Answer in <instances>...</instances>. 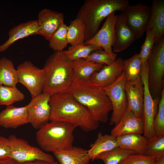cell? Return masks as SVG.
<instances>
[{"label":"cell","mask_w":164,"mask_h":164,"mask_svg":"<svg viewBox=\"0 0 164 164\" xmlns=\"http://www.w3.org/2000/svg\"><path fill=\"white\" fill-rule=\"evenodd\" d=\"M50 121L64 122L79 127L86 132L95 130L99 122L94 120L87 109L68 92L50 96Z\"/></svg>","instance_id":"obj_1"},{"label":"cell","mask_w":164,"mask_h":164,"mask_svg":"<svg viewBox=\"0 0 164 164\" xmlns=\"http://www.w3.org/2000/svg\"><path fill=\"white\" fill-rule=\"evenodd\" d=\"M68 92L88 111L93 119L107 122L112 105L104 89L91 82L74 79Z\"/></svg>","instance_id":"obj_2"},{"label":"cell","mask_w":164,"mask_h":164,"mask_svg":"<svg viewBox=\"0 0 164 164\" xmlns=\"http://www.w3.org/2000/svg\"><path fill=\"white\" fill-rule=\"evenodd\" d=\"M43 69L45 74L43 93L51 96L68 92L74 78L71 61L63 51L51 54Z\"/></svg>","instance_id":"obj_3"},{"label":"cell","mask_w":164,"mask_h":164,"mask_svg":"<svg viewBox=\"0 0 164 164\" xmlns=\"http://www.w3.org/2000/svg\"><path fill=\"white\" fill-rule=\"evenodd\" d=\"M129 5L128 0H85L76 17L84 25L85 41L95 35L101 22L110 14L117 11L123 12Z\"/></svg>","instance_id":"obj_4"},{"label":"cell","mask_w":164,"mask_h":164,"mask_svg":"<svg viewBox=\"0 0 164 164\" xmlns=\"http://www.w3.org/2000/svg\"><path fill=\"white\" fill-rule=\"evenodd\" d=\"M76 127L68 123L50 121L45 124L36 134V142L41 149L54 152L60 149L73 146V132Z\"/></svg>","instance_id":"obj_5"},{"label":"cell","mask_w":164,"mask_h":164,"mask_svg":"<svg viewBox=\"0 0 164 164\" xmlns=\"http://www.w3.org/2000/svg\"><path fill=\"white\" fill-rule=\"evenodd\" d=\"M149 66L148 84L153 98H160L164 87V37L155 43L148 60Z\"/></svg>","instance_id":"obj_6"},{"label":"cell","mask_w":164,"mask_h":164,"mask_svg":"<svg viewBox=\"0 0 164 164\" xmlns=\"http://www.w3.org/2000/svg\"><path fill=\"white\" fill-rule=\"evenodd\" d=\"M8 139L11 150L10 157L19 163L36 160L55 161L52 155L38 148L31 145L23 139L17 138L13 135L9 136Z\"/></svg>","instance_id":"obj_7"},{"label":"cell","mask_w":164,"mask_h":164,"mask_svg":"<svg viewBox=\"0 0 164 164\" xmlns=\"http://www.w3.org/2000/svg\"><path fill=\"white\" fill-rule=\"evenodd\" d=\"M19 83L29 92L32 98L43 93L45 74L41 69L30 61H25L17 67Z\"/></svg>","instance_id":"obj_8"},{"label":"cell","mask_w":164,"mask_h":164,"mask_svg":"<svg viewBox=\"0 0 164 164\" xmlns=\"http://www.w3.org/2000/svg\"><path fill=\"white\" fill-rule=\"evenodd\" d=\"M149 73L148 70L143 69L141 74L144 90L142 117L144 125L143 136L147 139L155 135L153 122L157 112L160 99L153 98L151 94L148 84Z\"/></svg>","instance_id":"obj_9"},{"label":"cell","mask_w":164,"mask_h":164,"mask_svg":"<svg viewBox=\"0 0 164 164\" xmlns=\"http://www.w3.org/2000/svg\"><path fill=\"white\" fill-rule=\"evenodd\" d=\"M123 12L135 40L139 39L147 30L151 16V7L141 3L129 5Z\"/></svg>","instance_id":"obj_10"},{"label":"cell","mask_w":164,"mask_h":164,"mask_svg":"<svg viewBox=\"0 0 164 164\" xmlns=\"http://www.w3.org/2000/svg\"><path fill=\"white\" fill-rule=\"evenodd\" d=\"M125 81L123 72L121 76L115 82L103 88L110 99L112 107L110 125L117 124L127 109V99L125 89Z\"/></svg>","instance_id":"obj_11"},{"label":"cell","mask_w":164,"mask_h":164,"mask_svg":"<svg viewBox=\"0 0 164 164\" xmlns=\"http://www.w3.org/2000/svg\"><path fill=\"white\" fill-rule=\"evenodd\" d=\"M117 15L115 12L110 14L101 28L91 39L85 41V45H91L102 48L113 57L116 59V54L112 48L115 39V26Z\"/></svg>","instance_id":"obj_12"},{"label":"cell","mask_w":164,"mask_h":164,"mask_svg":"<svg viewBox=\"0 0 164 164\" xmlns=\"http://www.w3.org/2000/svg\"><path fill=\"white\" fill-rule=\"evenodd\" d=\"M50 95L42 93L32 98L27 105L29 123L35 129H39L50 121Z\"/></svg>","instance_id":"obj_13"},{"label":"cell","mask_w":164,"mask_h":164,"mask_svg":"<svg viewBox=\"0 0 164 164\" xmlns=\"http://www.w3.org/2000/svg\"><path fill=\"white\" fill-rule=\"evenodd\" d=\"M37 20L39 27L38 35L49 41L59 27L64 23V15L47 8L39 12Z\"/></svg>","instance_id":"obj_14"},{"label":"cell","mask_w":164,"mask_h":164,"mask_svg":"<svg viewBox=\"0 0 164 164\" xmlns=\"http://www.w3.org/2000/svg\"><path fill=\"white\" fill-rule=\"evenodd\" d=\"M125 89L127 99V109L136 117L142 118L144 90L141 76L133 81H125Z\"/></svg>","instance_id":"obj_15"},{"label":"cell","mask_w":164,"mask_h":164,"mask_svg":"<svg viewBox=\"0 0 164 164\" xmlns=\"http://www.w3.org/2000/svg\"><path fill=\"white\" fill-rule=\"evenodd\" d=\"M124 60L121 57L109 65H104L100 70L94 72L89 80L102 88L107 87L117 80L122 75Z\"/></svg>","instance_id":"obj_16"},{"label":"cell","mask_w":164,"mask_h":164,"mask_svg":"<svg viewBox=\"0 0 164 164\" xmlns=\"http://www.w3.org/2000/svg\"><path fill=\"white\" fill-rule=\"evenodd\" d=\"M29 123L27 105L20 107L8 106L0 112V126L5 128L15 129Z\"/></svg>","instance_id":"obj_17"},{"label":"cell","mask_w":164,"mask_h":164,"mask_svg":"<svg viewBox=\"0 0 164 164\" xmlns=\"http://www.w3.org/2000/svg\"><path fill=\"white\" fill-rule=\"evenodd\" d=\"M135 40L134 33L127 23L124 14L122 12L117 16L113 52L115 53L123 51Z\"/></svg>","instance_id":"obj_18"},{"label":"cell","mask_w":164,"mask_h":164,"mask_svg":"<svg viewBox=\"0 0 164 164\" xmlns=\"http://www.w3.org/2000/svg\"><path fill=\"white\" fill-rule=\"evenodd\" d=\"M143 132L142 118L136 117L131 111L126 109L119 122L111 130V135L116 138L130 134H142Z\"/></svg>","instance_id":"obj_19"},{"label":"cell","mask_w":164,"mask_h":164,"mask_svg":"<svg viewBox=\"0 0 164 164\" xmlns=\"http://www.w3.org/2000/svg\"><path fill=\"white\" fill-rule=\"evenodd\" d=\"M37 20L21 23L11 28L8 32V39L0 45V53L6 51L15 42L29 36L38 35Z\"/></svg>","instance_id":"obj_20"},{"label":"cell","mask_w":164,"mask_h":164,"mask_svg":"<svg viewBox=\"0 0 164 164\" xmlns=\"http://www.w3.org/2000/svg\"><path fill=\"white\" fill-rule=\"evenodd\" d=\"M53 153L60 164H89L91 160L88 150L78 147L60 149Z\"/></svg>","instance_id":"obj_21"},{"label":"cell","mask_w":164,"mask_h":164,"mask_svg":"<svg viewBox=\"0 0 164 164\" xmlns=\"http://www.w3.org/2000/svg\"><path fill=\"white\" fill-rule=\"evenodd\" d=\"M151 15L146 31L154 29L155 30V43L158 42L164 34V1L153 0L152 3Z\"/></svg>","instance_id":"obj_22"},{"label":"cell","mask_w":164,"mask_h":164,"mask_svg":"<svg viewBox=\"0 0 164 164\" xmlns=\"http://www.w3.org/2000/svg\"><path fill=\"white\" fill-rule=\"evenodd\" d=\"M118 146L136 153L145 155L148 139L141 134H130L116 138Z\"/></svg>","instance_id":"obj_23"},{"label":"cell","mask_w":164,"mask_h":164,"mask_svg":"<svg viewBox=\"0 0 164 164\" xmlns=\"http://www.w3.org/2000/svg\"><path fill=\"white\" fill-rule=\"evenodd\" d=\"M88 153L92 161L95 160L99 154L111 150L118 146L116 138L111 135H103L101 132L97 135V137L94 143L90 145Z\"/></svg>","instance_id":"obj_24"},{"label":"cell","mask_w":164,"mask_h":164,"mask_svg":"<svg viewBox=\"0 0 164 164\" xmlns=\"http://www.w3.org/2000/svg\"><path fill=\"white\" fill-rule=\"evenodd\" d=\"M74 79L88 80L95 72L101 70L104 65L87 60L78 59L71 61Z\"/></svg>","instance_id":"obj_25"},{"label":"cell","mask_w":164,"mask_h":164,"mask_svg":"<svg viewBox=\"0 0 164 164\" xmlns=\"http://www.w3.org/2000/svg\"><path fill=\"white\" fill-rule=\"evenodd\" d=\"M19 83L17 69L12 61L5 57L0 59V85L16 87Z\"/></svg>","instance_id":"obj_26"},{"label":"cell","mask_w":164,"mask_h":164,"mask_svg":"<svg viewBox=\"0 0 164 164\" xmlns=\"http://www.w3.org/2000/svg\"><path fill=\"white\" fill-rule=\"evenodd\" d=\"M85 28L82 21L76 18L70 21L67 26V38L68 44L74 46L85 41Z\"/></svg>","instance_id":"obj_27"},{"label":"cell","mask_w":164,"mask_h":164,"mask_svg":"<svg viewBox=\"0 0 164 164\" xmlns=\"http://www.w3.org/2000/svg\"><path fill=\"white\" fill-rule=\"evenodd\" d=\"M142 65L139 53L124 60L123 72L125 80L133 81L140 77Z\"/></svg>","instance_id":"obj_28"},{"label":"cell","mask_w":164,"mask_h":164,"mask_svg":"<svg viewBox=\"0 0 164 164\" xmlns=\"http://www.w3.org/2000/svg\"><path fill=\"white\" fill-rule=\"evenodd\" d=\"M135 153H136L134 151L126 150L118 146L99 154L96 157L95 160H101L104 164H118L128 155Z\"/></svg>","instance_id":"obj_29"},{"label":"cell","mask_w":164,"mask_h":164,"mask_svg":"<svg viewBox=\"0 0 164 164\" xmlns=\"http://www.w3.org/2000/svg\"><path fill=\"white\" fill-rule=\"evenodd\" d=\"M24 94L16 87L0 85V105H12L24 99Z\"/></svg>","instance_id":"obj_30"},{"label":"cell","mask_w":164,"mask_h":164,"mask_svg":"<svg viewBox=\"0 0 164 164\" xmlns=\"http://www.w3.org/2000/svg\"><path fill=\"white\" fill-rule=\"evenodd\" d=\"M102 48L91 45H85L84 43L74 46H70L67 50L63 51L71 61L78 59L87 58L93 52Z\"/></svg>","instance_id":"obj_31"},{"label":"cell","mask_w":164,"mask_h":164,"mask_svg":"<svg viewBox=\"0 0 164 164\" xmlns=\"http://www.w3.org/2000/svg\"><path fill=\"white\" fill-rule=\"evenodd\" d=\"M145 155L157 159L164 157V135L148 139Z\"/></svg>","instance_id":"obj_32"},{"label":"cell","mask_w":164,"mask_h":164,"mask_svg":"<svg viewBox=\"0 0 164 164\" xmlns=\"http://www.w3.org/2000/svg\"><path fill=\"white\" fill-rule=\"evenodd\" d=\"M67 26L64 23L62 24L49 40V46L54 52L63 51L68 44Z\"/></svg>","instance_id":"obj_33"},{"label":"cell","mask_w":164,"mask_h":164,"mask_svg":"<svg viewBox=\"0 0 164 164\" xmlns=\"http://www.w3.org/2000/svg\"><path fill=\"white\" fill-rule=\"evenodd\" d=\"M146 33L145 40L139 53L142 64L147 62L155 44V29L153 28L146 31Z\"/></svg>","instance_id":"obj_34"},{"label":"cell","mask_w":164,"mask_h":164,"mask_svg":"<svg viewBox=\"0 0 164 164\" xmlns=\"http://www.w3.org/2000/svg\"><path fill=\"white\" fill-rule=\"evenodd\" d=\"M155 135H164V88L162 91L157 112L153 122Z\"/></svg>","instance_id":"obj_35"},{"label":"cell","mask_w":164,"mask_h":164,"mask_svg":"<svg viewBox=\"0 0 164 164\" xmlns=\"http://www.w3.org/2000/svg\"><path fill=\"white\" fill-rule=\"evenodd\" d=\"M85 59L103 65H111L116 59L109 55L103 49L93 52Z\"/></svg>","instance_id":"obj_36"},{"label":"cell","mask_w":164,"mask_h":164,"mask_svg":"<svg viewBox=\"0 0 164 164\" xmlns=\"http://www.w3.org/2000/svg\"><path fill=\"white\" fill-rule=\"evenodd\" d=\"M155 159L145 155L131 154L118 164H154Z\"/></svg>","instance_id":"obj_37"},{"label":"cell","mask_w":164,"mask_h":164,"mask_svg":"<svg viewBox=\"0 0 164 164\" xmlns=\"http://www.w3.org/2000/svg\"><path fill=\"white\" fill-rule=\"evenodd\" d=\"M11 152L10 145L8 138L0 136V160L10 157Z\"/></svg>","instance_id":"obj_38"},{"label":"cell","mask_w":164,"mask_h":164,"mask_svg":"<svg viewBox=\"0 0 164 164\" xmlns=\"http://www.w3.org/2000/svg\"><path fill=\"white\" fill-rule=\"evenodd\" d=\"M19 164H59L57 161L51 162L42 160H36L32 161L27 162Z\"/></svg>","instance_id":"obj_39"},{"label":"cell","mask_w":164,"mask_h":164,"mask_svg":"<svg viewBox=\"0 0 164 164\" xmlns=\"http://www.w3.org/2000/svg\"><path fill=\"white\" fill-rule=\"evenodd\" d=\"M0 164H19L17 162L10 157L0 160Z\"/></svg>","instance_id":"obj_40"},{"label":"cell","mask_w":164,"mask_h":164,"mask_svg":"<svg viewBox=\"0 0 164 164\" xmlns=\"http://www.w3.org/2000/svg\"><path fill=\"white\" fill-rule=\"evenodd\" d=\"M154 164H164V157L155 159Z\"/></svg>","instance_id":"obj_41"}]
</instances>
